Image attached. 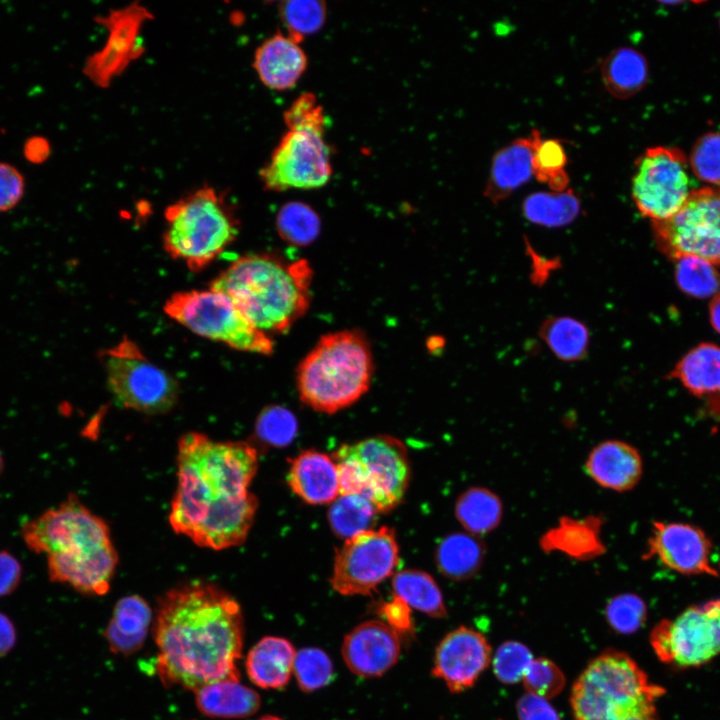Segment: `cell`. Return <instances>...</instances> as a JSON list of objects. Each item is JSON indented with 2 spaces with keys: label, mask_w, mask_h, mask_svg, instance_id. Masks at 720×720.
Returning a JSON list of instances; mask_svg holds the SVG:
<instances>
[{
  "label": "cell",
  "mask_w": 720,
  "mask_h": 720,
  "mask_svg": "<svg viewBox=\"0 0 720 720\" xmlns=\"http://www.w3.org/2000/svg\"><path fill=\"white\" fill-rule=\"evenodd\" d=\"M26 546L46 554L51 581L101 596L111 586L118 554L107 523L75 495L24 523Z\"/></svg>",
  "instance_id": "cell-3"
},
{
  "label": "cell",
  "mask_w": 720,
  "mask_h": 720,
  "mask_svg": "<svg viewBox=\"0 0 720 720\" xmlns=\"http://www.w3.org/2000/svg\"><path fill=\"white\" fill-rule=\"evenodd\" d=\"M664 692L626 652L606 649L573 683L570 706L574 720H657Z\"/></svg>",
  "instance_id": "cell-6"
},
{
  "label": "cell",
  "mask_w": 720,
  "mask_h": 720,
  "mask_svg": "<svg viewBox=\"0 0 720 720\" xmlns=\"http://www.w3.org/2000/svg\"><path fill=\"white\" fill-rule=\"evenodd\" d=\"M525 217L544 226H561L572 222L580 211V202L571 189L536 192L529 195L522 206Z\"/></svg>",
  "instance_id": "cell-33"
},
{
  "label": "cell",
  "mask_w": 720,
  "mask_h": 720,
  "mask_svg": "<svg viewBox=\"0 0 720 720\" xmlns=\"http://www.w3.org/2000/svg\"><path fill=\"white\" fill-rule=\"evenodd\" d=\"M492 647L474 628L459 626L447 633L435 650L432 674L452 693L472 688L491 665Z\"/></svg>",
  "instance_id": "cell-16"
},
{
  "label": "cell",
  "mask_w": 720,
  "mask_h": 720,
  "mask_svg": "<svg viewBox=\"0 0 720 720\" xmlns=\"http://www.w3.org/2000/svg\"><path fill=\"white\" fill-rule=\"evenodd\" d=\"M689 162L674 147L648 148L636 161L632 178V199L639 212L651 222L672 216L693 189Z\"/></svg>",
  "instance_id": "cell-14"
},
{
  "label": "cell",
  "mask_w": 720,
  "mask_h": 720,
  "mask_svg": "<svg viewBox=\"0 0 720 720\" xmlns=\"http://www.w3.org/2000/svg\"><path fill=\"white\" fill-rule=\"evenodd\" d=\"M279 10L289 36L298 42L320 30L326 18V6L322 1L290 0L283 2Z\"/></svg>",
  "instance_id": "cell-39"
},
{
  "label": "cell",
  "mask_w": 720,
  "mask_h": 720,
  "mask_svg": "<svg viewBox=\"0 0 720 720\" xmlns=\"http://www.w3.org/2000/svg\"><path fill=\"white\" fill-rule=\"evenodd\" d=\"M670 375L695 396L720 392V347L713 343L695 346L679 360Z\"/></svg>",
  "instance_id": "cell-29"
},
{
  "label": "cell",
  "mask_w": 720,
  "mask_h": 720,
  "mask_svg": "<svg viewBox=\"0 0 720 720\" xmlns=\"http://www.w3.org/2000/svg\"><path fill=\"white\" fill-rule=\"evenodd\" d=\"M689 166L697 178L720 189V133H707L697 140Z\"/></svg>",
  "instance_id": "cell-45"
},
{
  "label": "cell",
  "mask_w": 720,
  "mask_h": 720,
  "mask_svg": "<svg viewBox=\"0 0 720 720\" xmlns=\"http://www.w3.org/2000/svg\"><path fill=\"white\" fill-rule=\"evenodd\" d=\"M337 466L339 495H360L378 513H388L403 500L411 469L405 445L389 435L342 444L332 456Z\"/></svg>",
  "instance_id": "cell-8"
},
{
  "label": "cell",
  "mask_w": 720,
  "mask_h": 720,
  "mask_svg": "<svg viewBox=\"0 0 720 720\" xmlns=\"http://www.w3.org/2000/svg\"><path fill=\"white\" fill-rule=\"evenodd\" d=\"M295 416L282 406L265 407L258 415L255 433L262 442L282 448L289 445L297 434Z\"/></svg>",
  "instance_id": "cell-42"
},
{
  "label": "cell",
  "mask_w": 720,
  "mask_h": 720,
  "mask_svg": "<svg viewBox=\"0 0 720 720\" xmlns=\"http://www.w3.org/2000/svg\"><path fill=\"white\" fill-rule=\"evenodd\" d=\"M374 362L366 336L357 329L322 335L296 369L300 400L333 414L358 401L371 385Z\"/></svg>",
  "instance_id": "cell-5"
},
{
  "label": "cell",
  "mask_w": 720,
  "mask_h": 720,
  "mask_svg": "<svg viewBox=\"0 0 720 720\" xmlns=\"http://www.w3.org/2000/svg\"><path fill=\"white\" fill-rule=\"evenodd\" d=\"M380 613L384 616V622L400 637L412 633L413 621L410 607L398 597L394 596V600L386 603L380 609Z\"/></svg>",
  "instance_id": "cell-49"
},
{
  "label": "cell",
  "mask_w": 720,
  "mask_h": 720,
  "mask_svg": "<svg viewBox=\"0 0 720 720\" xmlns=\"http://www.w3.org/2000/svg\"><path fill=\"white\" fill-rule=\"evenodd\" d=\"M164 250L192 272L211 264L239 233V223L223 197L204 187L169 205L164 213Z\"/></svg>",
  "instance_id": "cell-7"
},
{
  "label": "cell",
  "mask_w": 720,
  "mask_h": 720,
  "mask_svg": "<svg viewBox=\"0 0 720 720\" xmlns=\"http://www.w3.org/2000/svg\"><path fill=\"white\" fill-rule=\"evenodd\" d=\"M312 274L305 259L248 254L218 274L209 289L227 296L260 331L282 333L307 312Z\"/></svg>",
  "instance_id": "cell-4"
},
{
  "label": "cell",
  "mask_w": 720,
  "mask_h": 720,
  "mask_svg": "<svg viewBox=\"0 0 720 720\" xmlns=\"http://www.w3.org/2000/svg\"><path fill=\"white\" fill-rule=\"evenodd\" d=\"M25 192V181L21 172L13 165L0 162V212L15 208Z\"/></svg>",
  "instance_id": "cell-47"
},
{
  "label": "cell",
  "mask_w": 720,
  "mask_h": 720,
  "mask_svg": "<svg viewBox=\"0 0 720 720\" xmlns=\"http://www.w3.org/2000/svg\"><path fill=\"white\" fill-rule=\"evenodd\" d=\"M145 10L130 7L121 10L105 21L110 29L109 41L104 49L91 56L84 73L96 84L104 86L119 73L137 54V30Z\"/></svg>",
  "instance_id": "cell-20"
},
{
  "label": "cell",
  "mask_w": 720,
  "mask_h": 720,
  "mask_svg": "<svg viewBox=\"0 0 720 720\" xmlns=\"http://www.w3.org/2000/svg\"><path fill=\"white\" fill-rule=\"evenodd\" d=\"M567 154L557 139L540 140L533 157L534 176L547 183L552 191H564L569 181L565 171Z\"/></svg>",
  "instance_id": "cell-37"
},
{
  "label": "cell",
  "mask_w": 720,
  "mask_h": 720,
  "mask_svg": "<svg viewBox=\"0 0 720 720\" xmlns=\"http://www.w3.org/2000/svg\"><path fill=\"white\" fill-rule=\"evenodd\" d=\"M287 482L307 504H329L339 495L336 463L332 457L317 450H304L291 460Z\"/></svg>",
  "instance_id": "cell-23"
},
{
  "label": "cell",
  "mask_w": 720,
  "mask_h": 720,
  "mask_svg": "<svg viewBox=\"0 0 720 720\" xmlns=\"http://www.w3.org/2000/svg\"><path fill=\"white\" fill-rule=\"evenodd\" d=\"M601 515L562 516L539 538L544 553H560L575 561H591L604 555L607 547L602 538Z\"/></svg>",
  "instance_id": "cell-21"
},
{
  "label": "cell",
  "mask_w": 720,
  "mask_h": 720,
  "mask_svg": "<svg viewBox=\"0 0 720 720\" xmlns=\"http://www.w3.org/2000/svg\"><path fill=\"white\" fill-rule=\"evenodd\" d=\"M676 261L675 280L678 287L695 298L714 297L720 291V274L715 265L693 256Z\"/></svg>",
  "instance_id": "cell-36"
},
{
  "label": "cell",
  "mask_w": 720,
  "mask_h": 720,
  "mask_svg": "<svg viewBox=\"0 0 720 720\" xmlns=\"http://www.w3.org/2000/svg\"><path fill=\"white\" fill-rule=\"evenodd\" d=\"M711 548L710 539L697 526L655 521L643 558H656L662 565L680 574L717 577L719 574L710 563Z\"/></svg>",
  "instance_id": "cell-17"
},
{
  "label": "cell",
  "mask_w": 720,
  "mask_h": 720,
  "mask_svg": "<svg viewBox=\"0 0 720 720\" xmlns=\"http://www.w3.org/2000/svg\"><path fill=\"white\" fill-rule=\"evenodd\" d=\"M394 596L433 618H445L447 609L442 592L433 577L421 570L405 569L394 573Z\"/></svg>",
  "instance_id": "cell-32"
},
{
  "label": "cell",
  "mask_w": 720,
  "mask_h": 720,
  "mask_svg": "<svg viewBox=\"0 0 720 720\" xmlns=\"http://www.w3.org/2000/svg\"><path fill=\"white\" fill-rule=\"evenodd\" d=\"M325 130L288 129L274 149L260 176L266 189H315L324 186L332 175L331 152Z\"/></svg>",
  "instance_id": "cell-15"
},
{
  "label": "cell",
  "mask_w": 720,
  "mask_h": 720,
  "mask_svg": "<svg viewBox=\"0 0 720 720\" xmlns=\"http://www.w3.org/2000/svg\"><path fill=\"white\" fill-rule=\"evenodd\" d=\"M486 557V546L480 537L468 532H454L442 538L435 550L439 572L448 579L465 581L476 576Z\"/></svg>",
  "instance_id": "cell-28"
},
{
  "label": "cell",
  "mask_w": 720,
  "mask_h": 720,
  "mask_svg": "<svg viewBox=\"0 0 720 720\" xmlns=\"http://www.w3.org/2000/svg\"><path fill=\"white\" fill-rule=\"evenodd\" d=\"M295 649L277 636L260 639L248 652L245 668L251 682L262 689H281L293 674Z\"/></svg>",
  "instance_id": "cell-26"
},
{
  "label": "cell",
  "mask_w": 720,
  "mask_h": 720,
  "mask_svg": "<svg viewBox=\"0 0 720 720\" xmlns=\"http://www.w3.org/2000/svg\"><path fill=\"white\" fill-rule=\"evenodd\" d=\"M608 625L617 633L632 634L638 631L647 617L644 600L635 593L624 592L610 598L605 606Z\"/></svg>",
  "instance_id": "cell-41"
},
{
  "label": "cell",
  "mask_w": 720,
  "mask_h": 720,
  "mask_svg": "<svg viewBox=\"0 0 720 720\" xmlns=\"http://www.w3.org/2000/svg\"><path fill=\"white\" fill-rule=\"evenodd\" d=\"M658 249L677 260L685 256L720 265V189H693L669 218L652 222Z\"/></svg>",
  "instance_id": "cell-11"
},
{
  "label": "cell",
  "mask_w": 720,
  "mask_h": 720,
  "mask_svg": "<svg viewBox=\"0 0 720 720\" xmlns=\"http://www.w3.org/2000/svg\"><path fill=\"white\" fill-rule=\"evenodd\" d=\"M398 565L394 529L383 526L366 530L346 539L337 550L330 583L345 596L370 595Z\"/></svg>",
  "instance_id": "cell-13"
},
{
  "label": "cell",
  "mask_w": 720,
  "mask_h": 720,
  "mask_svg": "<svg viewBox=\"0 0 720 720\" xmlns=\"http://www.w3.org/2000/svg\"><path fill=\"white\" fill-rule=\"evenodd\" d=\"M22 567L9 552L0 551V597L12 593L20 583Z\"/></svg>",
  "instance_id": "cell-50"
},
{
  "label": "cell",
  "mask_w": 720,
  "mask_h": 720,
  "mask_svg": "<svg viewBox=\"0 0 720 720\" xmlns=\"http://www.w3.org/2000/svg\"><path fill=\"white\" fill-rule=\"evenodd\" d=\"M164 312L191 332L228 347L271 355L274 342L257 329L224 294L214 290H188L172 294Z\"/></svg>",
  "instance_id": "cell-10"
},
{
  "label": "cell",
  "mask_w": 720,
  "mask_h": 720,
  "mask_svg": "<svg viewBox=\"0 0 720 720\" xmlns=\"http://www.w3.org/2000/svg\"><path fill=\"white\" fill-rule=\"evenodd\" d=\"M709 318L714 330L720 334V291L711 300Z\"/></svg>",
  "instance_id": "cell-53"
},
{
  "label": "cell",
  "mask_w": 720,
  "mask_h": 720,
  "mask_svg": "<svg viewBox=\"0 0 720 720\" xmlns=\"http://www.w3.org/2000/svg\"><path fill=\"white\" fill-rule=\"evenodd\" d=\"M586 474L600 487L627 492L639 483L643 460L636 447L628 442L609 439L599 442L587 455Z\"/></svg>",
  "instance_id": "cell-19"
},
{
  "label": "cell",
  "mask_w": 720,
  "mask_h": 720,
  "mask_svg": "<svg viewBox=\"0 0 720 720\" xmlns=\"http://www.w3.org/2000/svg\"><path fill=\"white\" fill-rule=\"evenodd\" d=\"M3 469H4V460H3V457H2V455H1V453H0V475H1V473L3 472Z\"/></svg>",
  "instance_id": "cell-55"
},
{
  "label": "cell",
  "mask_w": 720,
  "mask_h": 720,
  "mask_svg": "<svg viewBox=\"0 0 720 720\" xmlns=\"http://www.w3.org/2000/svg\"><path fill=\"white\" fill-rule=\"evenodd\" d=\"M307 63L299 42L289 35L277 33L257 48L253 65L265 86L287 90L301 78Z\"/></svg>",
  "instance_id": "cell-24"
},
{
  "label": "cell",
  "mask_w": 720,
  "mask_h": 720,
  "mask_svg": "<svg viewBox=\"0 0 720 720\" xmlns=\"http://www.w3.org/2000/svg\"><path fill=\"white\" fill-rule=\"evenodd\" d=\"M153 624L156 671L165 686L194 692L219 680H240L243 614L219 586L197 581L170 589L158 600Z\"/></svg>",
  "instance_id": "cell-2"
},
{
  "label": "cell",
  "mask_w": 720,
  "mask_h": 720,
  "mask_svg": "<svg viewBox=\"0 0 720 720\" xmlns=\"http://www.w3.org/2000/svg\"><path fill=\"white\" fill-rule=\"evenodd\" d=\"M650 645L664 664L698 667L720 654V599L689 607L652 629Z\"/></svg>",
  "instance_id": "cell-12"
},
{
  "label": "cell",
  "mask_w": 720,
  "mask_h": 720,
  "mask_svg": "<svg viewBox=\"0 0 720 720\" xmlns=\"http://www.w3.org/2000/svg\"><path fill=\"white\" fill-rule=\"evenodd\" d=\"M378 511L360 495H339L330 505L328 522L333 533L345 540L373 526Z\"/></svg>",
  "instance_id": "cell-35"
},
{
  "label": "cell",
  "mask_w": 720,
  "mask_h": 720,
  "mask_svg": "<svg viewBox=\"0 0 720 720\" xmlns=\"http://www.w3.org/2000/svg\"><path fill=\"white\" fill-rule=\"evenodd\" d=\"M533 659L531 650L525 644L508 640L499 645L492 655L491 665L497 680L512 685L522 681Z\"/></svg>",
  "instance_id": "cell-43"
},
{
  "label": "cell",
  "mask_w": 720,
  "mask_h": 720,
  "mask_svg": "<svg viewBox=\"0 0 720 720\" xmlns=\"http://www.w3.org/2000/svg\"><path fill=\"white\" fill-rule=\"evenodd\" d=\"M293 674L303 692H313L325 687L333 678L330 657L322 649L308 647L296 652Z\"/></svg>",
  "instance_id": "cell-40"
},
{
  "label": "cell",
  "mask_w": 720,
  "mask_h": 720,
  "mask_svg": "<svg viewBox=\"0 0 720 720\" xmlns=\"http://www.w3.org/2000/svg\"><path fill=\"white\" fill-rule=\"evenodd\" d=\"M400 636L380 620H368L354 627L342 643V656L349 670L364 678L382 676L398 661Z\"/></svg>",
  "instance_id": "cell-18"
},
{
  "label": "cell",
  "mask_w": 720,
  "mask_h": 720,
  "mask_svg": "<svg viewBox=\"0 0 720 720\" xmlns=\"http://www.w3.org/2000/svg\"><path fill=\"white\" fill-rule=\"evenodd\" d=\"M288 129L314 128L325 130L326 117L312 93L300 95L284 113Z\"/></svg>",
  "instance_id": "cell-46"
},
{
  "label": "cell",
  "mask_w": 720,
  "mask_h": 720,
  "mask_svg": "<svg viewBox=\"0 0 720 720\" xmlns=\"http://www.w3.org/2000/svg\"><path fill=\"white\" fill-rule=\"evenodd\" d=\"M647 76L646 59L633 48L615 49L601 64V77L606 89L619 99L629 98L639 92Z\"/></svg>",
  "instance_id": "cell-31"
},
{
  "label": "cell",
  "mask_w": 720,
  "mask_h": 720,
  "mask_svg": "<svg viewBox=\"0 0 720 720\" xmlns=\"http://www.w3.org/2000/svg\"><path fill=\"white\" fill-rule=\"evenodd\" d=\"M199 711L209 717L239 719L255 714L261 705L259 694L237 679H223L196 691Z\"/></svg>",
  "instance_id": "cell-27"
},
{
  "label": "cell",
  "mask_w": 720,
  "mask_h": 720,
  "mask_svg": "<svg viewBox=\"0 0 720 720\" xmlns=\"http://www.w3.org/2000/svg\"><path fill=\"white\" fill-rule=\"evenodd\" d=\"M16 643V630L9 617L0 612V657L12 650Z\"/></svg>",
  "instance_id": "cell-52"
},
{
  "label": "cell",
  "mask_w": 720,
  "mask_h": 720,
  "mask_svg": "<svg viewBox=\"0 0 720 720\" xmlns=\"http://www.w3.org/2000/svg\"><path fill=\"white\" fill-rule=\"evenodd\" d=\"M176 462L169 514L174 532L212 550L243 544L258 509L249 491L258 469L257 449L246 441H215L188 432L178 440Z\"/></svg>",
  "instance_id": "cell-1"
},
{
  "label": "cell",
  "mask_w": 720,
  "mask_h": 720,
  "mask_svg": "<svg viewBox=\"0 0 720 720\" xmlns=\"http://www.w3.org/2000/svg\"><path fill=\"white\" fill-rule=\"evenodd\" d=\"M258 720H283V719H281L277 716H273V715H265V716H262L261 718H259Z\"/></svg>",
  "instance_id": "cell-54"
},
{
  "label": "cell",
  "mask_w": 720,
  "mask_h": 720,
  "mask_svg": "<svg viewBox=\"0 0 720 720\" xmlns=\"http://www.w3.org/2000/svg\"><path fill=\"white\" fill-rule=\"evenodd\" d=\"M541 337L551 351L561 360L582 359L589 345L586 326L570 317H552L541 326Z\"/></svg>",
  "instance_id": "cell-34"
},
{
  "label": "cell",
  "mask_w": 720,
  "mask_h": 720,
  "mask_svg": "<svg viewBox=\"0 0 720 720\" xmlns=\"http://www.w3.org/2000/svg\"><path fill=\"white\" fill-rule=\"evenodd\" d=\"M538 130L517 138L494 155L484 195L494 204L505 200L532 176L534 151L541 140Z\"/></svg>",
  "instance_id": "cell-22"
},
{
  "label": "cell",
  "mask_w": 720,
  "mask_h": 720,
  "mask_svg": "<svg viewBox=\"0 0 720 720\" xmlns=\"http://www.w3.org/2000/svg\"><path fill=\"white\" fill-rule=\"evenodd\" d=\"M516 712L519 720H561L549 700L527 692L518 699Z\"/></svg>",
  "instance_id": "cell-48"
},
{
  "label": "cell",
  "mask_w": 720,
  "mask_h": 720,
  "mask_svg": "<svg viewBox=\"0 0 720 720\" xmlns=\"http://www.w3.org/2000/svg\"><path fill=\"white\" fill-rule=\"evenodd\" d=\"M521 682L527 693L551 700L564 690L566 678L555 662L537 657L528 666Z\"/></svg>",
  "instance_id": "cell-44"
},
{
  "label": "cell",
  "mask_w": 720,
  "mask_h": 720,
  "mask_svg": "<svg viewBox=\"0 0 720 720\" xmlns=\"http://www.w3.org/2000/svg\"><path fill=\"white\" fill-rule=\"evenodd\" d=\"M454 511L465 531L480 537L499 527L504 507L501 498L493 490L474 486L458 496Z\"/></svg>",
  "instance_id": "cell-30"
},
{
  "label": "cell",
  "mask_w": 720,
  "mask_h": 720,
  "mask_svg": "<svg viewBox=\"0 0 720 720\" xmlns=\"http://www.w3.org/2000/svg\"><path fill=\"white\" fill-rule=\"evenodd\" d=\"M150 605L139 595L122 597L114 606L104 630L111 652L130 656L140 650L154 623Z\"/></svg>",
  "instance_id": "cell-25"
},
{
  "label": "cell",
  "mask_w": 720,
  "mask_h": 720,
  "mask_svg": "<svg viewBox=\"0 0 720 720\" xmlns=\"http://www.w3.org/2000/svg\"><path fill=\"white\" fill-rule=\"evenodd\" d=\"M100 360L107 388L120 407L159 415L176 406L180 395L177 379L152 362L130 338L124 336L104 349Z\"/></svg>",
  "instance_id": "cell-9"
},
{
  "label": "cell",
  "mask_w": 720,
  "mask_h": 720,
  "mask_svg": "<svg viewBox=\"0 0 720 720\" xmlns=\"http://www.w3.org/2000/svg\"><path fill=\"white\" fill-rule=\"evenodd\" d=\"M277 229L287 242L304 245L318 234L320 220L308 205L290 202L284 205L277 215Z\"/></svg>",
  "instance_id": "cell-38"
},
{
  "label": "cell",
  "mask_w": 720,
  "mask_h": 720,
  "mask_svg": "<svg viewBox=\"0 0 720 720\" xmlns=\"http://www.w3.org/2000/svg\"><path fill=\"white\" fill-rule=\"evenodd\" d=\"M23 154L26 160L33 164H41L50 155V144L42 136H32L24 144Z\"/></svg>",
  "instance_id": "cell-51"
}]
</instances>
